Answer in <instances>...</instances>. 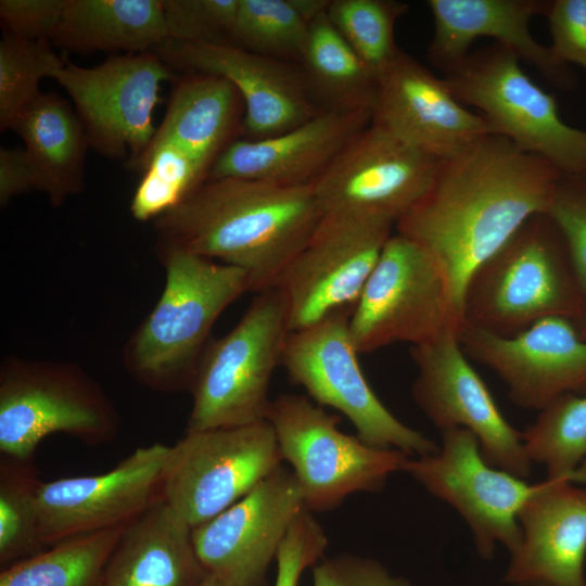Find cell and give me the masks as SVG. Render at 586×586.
<instances>
[{"label": "cell", "mask_w": 586, "mask_h": 586, "mask_svg": "<svg viewBox=\"0 0 586 586\" xmlns=\"http://www.w3.org/2000/svg\"><path fill=\"white\" fill-rule=\"evenodd\" d=\"M440 163L370 124L311 186L322 215L396 225L426 194Z\"/></svg>", "instance_id": "cell-15"}, {"label": "cell", "mask_w": 586, "mask_h": 586, "mask_svg": "<svg viewBox=\"0 0 586 586\" xmlns=\"http://www.w3.org/2000/svg\"><path fill=\"white\" fill-rule=\"evenodd\" d=\"M573 322L579 335L586 340V296L584 298L581 310L577 314V316L573 319Z\"/></svg>", "instance_id": "cell-45"}, {"label": "cell", "mask_w": 586, "mask_h": 586, "mask_svg": "<svg viewBox=\"0 0 586 586\" xmlns=\"http://www.w3.org/2000/svg\"><path fill=\"white\" fill-rule=\"evenodd\" d=\"M118 409L98 381L74 361L5 357L0 366V453L30 461L52 434L88 446L119 434Z\"/></svg>", "instance_id": "cell-5"}, {"label": "cell", "mask_w": 586, "mask_h": 586, "mask_svg": "<svg viewBox=\"0 0 586 586\" xmlns=\"http://www.w3.org/2000/svg\"><path fill=\"white\" fill-rule=\"evenodd\" d=\"M165 284L153 309L127 339L122 362L139 385L160 393L192 387L222 311L245 292L246 273L181 250H158Z\"/></svg>", "instance_id": "cell-3"}, {"label": "cell", "mask_w": 586, "mask_h": 586, "mask_svg": "<svg viewBox=\"0 0 586 586\" xmlns=\"http://www.w3.org/2000/svg\"><path fill=\"white\" fill-rule=\"evenodd\" d=\"M309 26L292 0H240L228 42L250 52L300 65Z\"/></svg>", "instance_id": "cell-33"}, {"label": "cell", "mask_w": 586, "mask_h": 586, "mask_svg": "<svg viewBox=\"0 0 586 586\" xmlns=\"http://www.w3.org/2000/svg\"><path fill=\"white\" fill-rule=\"evenodd\" d=\"M331 0H292L301 15L311 23L320 14L328 11Z\"/></svg>", "instance_id": "cell-44"}, {"label": "cell", "mask_w": 586, "mask_h": 586, "mask_svg": "<svg viewBox=\"0 0 586 586\" xmlns=\"http://www.w3.org/2000/svg\"><path fill=\"white\" fill-rule=\"evenodd\" d=\"M125 526L65 539L2 569L0 586H102Z\"/></svg>", "instance_id": "cell-30"}, {"label": "cell", "mask_w": 586, "mask_h": 586, "mask_svg": "<svg viewBox=\"0 0 586 586\" xmlns=\"http://www.w3.org/2000/svg\"><path fill=\"white\" fill-rule=\"evenodd\" d=\"M514 586H546V585H543V584H520V585H514Z\"/></svg>", "instance_id": "cell-47"}, {"label": "cell", "mask_w": 586, "mask_h": 586, "mask_svg": "<svg viewBox=\"0 0 586 586\" xmlns=\"http://www.w3.org/2000/svg\"><path fill=\"white\" fill-rule=\"evenodd\" d=\"M407 11V3L395 0H331L327 14L343 39L379 77L400 51L394 30Z\"/></svg>", "instance_id": "cell-35"}, {"label": "cell", "mask_w": 586, "mask_h": 586, "mask_svg": "<svg viewBox=\"0 0 586 586\" xmlns=\"http://www.w3.org/2000/svg\"><path fill=\"white\" fill-rule=\"evenodd\" d=\"M166 39L163 0H67L50 41L75 52L141 53Z\"/></svg>", "instance_id": "cell-28"}, {"label": "cell", "mask_w": 586, "mask_h": 586, "mask_svg": "<svg viewBox=\"0 0 586 586\" xmlns=\"http://www.w3.org/2000/svg\"><path fill=\"white\" fill-rule=\"evenodd\" d=\"M548 0H429L434 31L428 50L430 62L446 73L471 52L472 43L488 37L532 65L556 88L572 91L577 78L549 46L535 39L530 25L544 15Z\"/></svg>", "instance_id": "cell-22"}, {"label": "cell", "mask_w": 586, "mask_h": 586, "mask_svg": "<svg viewBox=\"0 0 586 586\" xmlns=\"http://www.w3.org/2000/svg\"><path fill=\"white\" fill-rule=\"evenodd\" d=\"M266 420L310 512L333 510L354 493L382 491L409 457L345 434L339 429L337 416L302 395L281 394L271 399Z\"/></svg>", "instance_id": "cell-9"}, {"label": "cell", "mask_w": 586, "mask_h": 586, "mask_svg": "<svg viewBox=\"0 0 586 586\" xmlns=\"http://www.w3.org/2000/svg\"><path fill=\"white\" fill-rule=\"evenodd\" d=\"M451 284L436 260L419 244L396 232L354 306L348 329L358 354L395 343L418 346L463 326Z\"/></svg>", "instance_id": "cell-8"}, {"label": "cell", "mask_w": 586, "mask_h": 586, "mask_svg": "<svg viewBox=\"0 0 586 586\" xmlns=\"http://www.w3.org/2000/svg\"><path fill=\"white\" fill-rule=\"evenodd\" d=\"M289 333L280 292L257 293L239 322L206 345L190 390L186 432L265 421L270 380Z\"/></svg>", "instance_id": "cell-7"}, {"label": "cell", "mask_w": 586, "mask_h": 586, "mask_svg": "<svg viewBox=\"0 0 586 586\" xmlns=\"http://www.w3.org/2000/svg\"><path fill=\"white\" fill-rule=\"evenodd\" d=\"M198 586H231V585L215 575L207 574L205 578Z\"/></svg>", "instance_id": "cell-46"}, {"label": "cell", "mask_w": 586, "mask_h": 586, "mask_svg": "<svg viewBox=\"0 0 586 586\" xmlns=\"http://www.w3.org/2000/svg\"><path fill=\"white\" fill-rule=\"evenodd\" d=\"M371 124L438 161L461 154L492 133L443 77L403 50L378 77Z\"/></svg>", "instance_id": "cell-21"}, {"label": "cell", "mask_w": 586, "mask_h": 586, "mask_svg": "<svg viewBox=\"0 0 586 586\" xmlns=\"http://www.w3.org/2000/svg\"><path fill=\"white\" fill-rule=\"evenodd\" d=\"M456 98L480 114L492 133L586 181V130L566 124L556 99L538 86L510 49L493 42L443 74Z\"/></svg>", "instance_id": "cell-6"}, {"label": "cell", "mask_w": 586, "mask_h": 586, "mask_svg": "<svg viewBox=\"0 0 586 586\" xmlns=\"http://www.w3.org/2000/svg\"><path fill=\"white\" fill-rule=\"evenodd\" d=\"M282 461L267 420L186 432L170 446L161 496L195 528L242 499Z\"/></svg>", "instance_id": "cell-11"}, {"label": "cell", "mask_w": 586, "mask_h": 586, "mask_svg": "<svg viewBox=\"0 0 586 586\" xmlns=\"http://www.w3.org/2000/svg\"><path fill=\"white\" fill-rule=\"evenodd\" d=\"M322 218L311 184L207 179L153 221L155 251L181 250L242 269L250 292L275 288Z\"/></svg>", "instance_id": "cell-2"}, {"label": "cell", "mask_w": 586, "mask_h": 586, "mask_svg": "<svg viewBox=\"0 0 586 586\" xmlns=\"http://www.w3.org/2000/svg\"><path fill=\"white\" fill-rule=\"evenodd\" d=\"M394 227L385 220L322 215L275 285L290 332L352 313Z\"/></svg>", "instance_id": "cell-14"}, {"label": "cell", "mask_w": 586, "mask_h": 586, "mask_svg": "<svg viewBox=\"0 0 586 586\" xmlns=\"http://www.w3.org/2000/svg\"><path fill=\"white\" fill-rule=\"evenodd\" d=\"M49 39H22L3 33L0 40V129H13L17 118L41 93L40 81L62 68Z\"/></svg>", "instance_id": "cell-36"}, {"label": "cell", "mask_w": 586, "mask_h": 586, "mask_svg": "<svg viewBox=\"0 0 586 586\" xmlns=\"http://www.w3.org/2000/svg\"><path fill=\"white\" fill-rule=\"evenodd\" d=\"M41 480L30 461L0 460V564L5 569L48 547L41 540L37 489Z\"/></svg>", "instance_id": "cell-32"}, {"label": "cell", "mask_w": 586, "mask_h": 586, "mask_svg": "<svg viewBox=\"0 0 586 586\" xmlns=\"http://www.w3.org/2000/svg\"><path fill=\"white\" fill-rule=\"evenodd\" d=\"M313 586H412L380 561L351 553L320 559L313 565Z\"/></svg>", "instance_id": "cell-40"}, {"label": "cell", "mask_w": 586, "mask_h": 586, "mask_svg": "<svg viewBox=\"0 0 586 586\" xmlns=\"http://www.w3.org/2000/svg\"><path fill=\"white\" fill-rule=\"evenodd\" d=\"M37 191V179L25 149H0V206L28 191Z\"/></svg>", "instance_id": "cell-43"}, {"label": "cell", "mask_w": 586, "mask_h": 586, "mask_svg": "<svg viewBox=\"0 0 586 586\" xmlns=\"http://www.w3.org/2000/svg\"><path fill=\"white\" fill-rule=\"evenodd\" d=\"M169 450L154 443L136 448L109 472L41 481L37 504L44 546L129 524L161 496Z\"/></svg>", "instance_id": "cell-19"}, {"label": "cell", "mask_w": 586, "mask_h": 586, "mask_svg": "<svg viewBox=\"0 0 586 586\" xmlns=\"http://www.w3.org/2000/svg\"><path fill=\"white\" fill-rule=\"evenodd\" d=\"M545 16L555 56L586 69V0L550 1Z\"/></svg>", "instance_id": "cell-41"}, {"label": "cell", "mask_w": 586, "mask_h": 586, "mask_svg": "<svg viewBox=\"0 0 586 586\" xmlns=\"http://www.w3.org/2000/svg\"><path fill=\"white\" fill-rule=\"evenodd\" d=\"M300 65L320 110L372 112L378 77L339 34L327 12L310 23Z\"/></svg>", "instance_id": "cell-29"}, {"label": "cell", "mask_w": 586, "mask_h": 586, "mask_svg": "<svg viewBox=\"0 0 586 586\" xmlns=\"http://www.w3.org/2000/svg\"><path fill=\"white\" fill-rule=\"evenodd\" d=\"M560 229L586 296V181L562 177L547 211Z\"/></svg>", "instance_id": "cell-38"}, {"label": "cell", "mask_w": 586, "mask_h": 586, "mask_svg": "<svg viewBox=\"0 0 586 586\" xmlns=\"http://www.w3.org/2000/svg\"><path fill=\"white\" fill-rule=\"evenodd\" d=\"M563 176L496 133L441 161L426 194L396 225L441 266L462 313L473 270L532 216L547 213Z\"/></svg>", "instance_id": "cell-1"}, {"label": "cell", "mask_w": 586, "mask_h": 586, "mask_svg": "<svg viewBox=\"0 0 586 586\" xmlns=\"http://www.w3.org/2000/svg\"><path fill=\"white\" fill-rule=\"evenodd\" d=\"M458 340L467 356L505 382L521 408L539 411L563 395L586 394V340L570 318H544L510 336L463 323Z\"/></svg>", "instance_id": "cell-20"}, {"label": "cell", "mask_w": 586, "mask_h": 586, "mask_svg": "<svg viewBox=\"0 0 586 586\" xmlns=\"http://www.w3.org/2000/svg\"><path fill=\"white\" fill-rule=\"evenodd\" d=\"M151 51L171 69L214 74L229 80L244 103L240 139L259 140L283 133L322 111L298 64L230 43L166 39Z\"/></svg>", "instance_id": "cell-18"}, {"label": "cell", "mask_w": 586, "mask_h": 586, "mask_svg": "<svg viewBox=\"0 0 586 586\" xmlns=\"http://www.w3.org/2000/svg\"><path fill=\"white\" fill-rule=\"evenodd\" d=\"M584 298L560 229L548 213H539L470 275L462 318L468 326L510 336L544 318L573 320Z\"/></svg>", "instance_id": "cell-4"}, {"label": "cell", "mask_w": 586, "mask_h": 586, "mask_svg": "<svg viewBox=\"0 0 586 586\" xmlns=\"http://www.w3.org/2000/svg\"><path fill=\"white\" fill-rule=\"evenodd\" d=\"M133 171L141 179L130 202V213L138 221H154L194 192L209 173L174 145L148 150Z\"/></svg>", "instance_id": "cell-34"}, {"label": "cell", "mask_w": 586, "mask_h": 586, "mask_svg": "<svg viewBox=\"0 0 586 586\" xmlns=\"http://www.w3.org/2000/svg\"><path fill=\"white\" fill-rule=\"evenodd\" d=\"M532 463L546 470V479L586 485V394H566L539 410L522 432Z\"/></svg>", "instance_id": "cell-31"}, {"label": "cell", "mask_w": 586, "mask_h": 586, "mask_svg": "<svg viewBox=\"0 0 586 586\" xmlns=\"http://www.w3.org/2000/svg\"><path fill=\"white\" fill-rule=\"evenodd\" d=\"M371 122V111L322 110L283 133L259 140L239 138L215 161L208 179L311 184Z\"/></svg>", "instance_id": "cell-24"}, {"label": "cell", "mask_w": 586, "mask_h": 586, "mask_svg": "<svg viewBox=\"0 0 586 586\" xmlns=\"http://www.w3.org/2000/svg\"><path fill=\"white\" fill-rule=\"evenodd\" d=\"M206 575L192 527L160 496L124 527L102 586H198Z\"/></svg>", "instance_id": "cell-25"}, {"label": "cell", "mask_w": 586, "mask_h": 586, "mask_svg": "<svg viewBox=\"0 0 586 586\" xmlns=\"http://www.w3.org/2000/svg\"><path fill=\"white\" fill-rule=\"evenodd\" d=\"M441 433L436 453L408 457L402 471L458 512L470 527L480 557L491 559L498 545L513 552L521 540L519 512L546 480L530 483L491 466L467 429Z\"/></svg>", "instance_id": "cell-13"}, {"label": "cell", "mask_w": 586, "mask_h": 586, "mask_svg": "<svg viewBox=\"0 0 586 586\" xmlns=\"http://www.w3.org/2000/svg\"><path fill=\"white\" fill-rule=\"evenodd\" d=\"M52 78L73 100L89 146L125 160V167L133 170L156 131L153 113L162 84L175 79L173 69L146 51L118 54L93 67L65 60Z\"/></svg>", "instance_id": "cell-12"}, {"label": "cell", "mask_w": 586, "mask_h": 586, "mask_svg": "<svg viewBox=\"0 0 586 586\" xmlns=\"http://www.w3.org/2000/svg\"><path fill=\"white\" fill-rule=\"evenodd\" d=\"M305 508L294 473L281 464L238 502L192 528L198 558L207 574L231 586H267L269 566Z\"/></svg>", "instance_id": "cell-17"}, {"label": "cell", "mask_w": 586, "mask_h": 586, "mask_svg": "<svg viewBox=\"0 0 586 586\" xmlns=\"http://www.w3.org/2000/svg\"><path fill=\"white\" fill-rule=\"evenodd\" d=\"M418 368L411 387L418 407L441 432L462 428L477 440L493 467L527 480L532 461L522 432L499 410L488 387L467 359L458 333L410 348Z\"/></svg>", "instance_id": "cell-16"}, {"label": "cell", "mask_w": 586, "mask_h": 586, "mask_svg": "<svg viewBox=\"0 0 586 586\" xmlns=\"http://www.w3.org/2000/svg\"><path fill=\"white\" fill-rule=\"evenodd\" d=\"M243 116V100L229 80L182 73L174 79L164 118L148 150L174 145L209 173L218 156L240 138Z\"/></svg>", "instance_id": "cell-26"}, {"label": "cell", "mask_w": 586, "mask_h": 586, "mask_svg": "<svg viewBox=\"0 0 586 586\" xmlns=\"http://www.w3.org/2000/svg\"><path fill=\"white\" fill-rule=\"evenodd\" d=\"M349 316L335 314L290 332L280 366L290 381L304 387L317 405L343 413L367 445L396 449L409 457L436 453L438 445L398 420L368 384L351 337Z\"/></svg>", "instance_id": "cell-10"}, {"label": "cell", "mask_w": 586, "mask_h": 586, "mask_svg": "<svg viewBox=\"0 0 586 586\" xmlns=\"http://www.w3.org/2000/svg\"><path fill=\"white\" fill-rule=\"evenodd\" d=\"M328 546V537L306 508L296 517L276 557L275 586H298L303 572L318 562Z\"/></svg>", "instance_id": "cell-39"}, {"label": "cell", "mask_w": 586, "mask_h": 586, "mask_svg": "<svg viewBox=\"0 0 586 586\" xmlns=\"http://www.w3.org/2000/svg\"><path fill=\"white\" fill-rule=\"evenodd\" d=\"M168 39L229 43L240 0H163Z\"/></svg>", "instance_id": "cell-37"}, {"label": "cell", "mask_w": 586, "mask_h": 586, "mask_svg": "<svg viewBox=\"0 0 586 586\" xmlns=\"http://www.w3.org/2000/svg\"><path fill=\"white\" fill-rule=\"evenodd\" d=\"M25 143L37 191L54 207L85 188L89 141L75 109L60 94L41 92L17 118L13 129Z\"/></svg>", "instance_id": "cell-27"}, {"label": "cell", "mask_w": 586, "mask_h": 586, "mask_svg": "<svg viewBox=\"0 0 586 586\" xmlns=\"http://www.w3.org/2000/svg\"><path fill=\"white\" fill-rule=\"evenodd\" d=\"M518 515L521 540L502 582L511 586H586V486L545 479Z\"/></svg>", "instance_id": "cell-23"}, {"label": "cell", "mask_w": 586, "mask_h": 586, "mask_svg": "<svg viewBox=\"0 0 586 586\" xmlns=\"http://www.w3.org/2000/svg\"><path fill=\"white\" fill-rule=\"evenodd\" d=\"M67 0H1L3 33L22 39H51Z\"/></svg>", "instance_id": "cell-42"}]
</instances>
